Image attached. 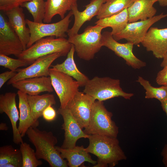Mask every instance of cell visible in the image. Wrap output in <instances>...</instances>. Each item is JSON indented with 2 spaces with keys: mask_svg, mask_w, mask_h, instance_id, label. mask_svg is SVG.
Masks as SVG:
<instances>
[{
  "mask_svg": "<svg viewBox=\"0 0 167 167\" xmlns=\"http://www.w3.org/2000/svg\"><path fill=\"white\" fill-rule=\"evenodd\" d=\"M57 113L52 106L49 105L43 111L42 116L46 121L50 122L54 120L56 117Z\"/></svg>",
  "mask_w": 167,
  "mask_h": 167,
  "instance_id": "34",
  "label": "cell"
},
{
  "mask_svg": "<svg viewBox=\"0 0 167 167\" xmlns=\"http://www.w3.org/2000/svg\"><path fill=\"white\" fill-rule=\"evenodd\" d=\"M16 96L15 93L12 92L0 95V113H5L9 118L13 131V141L15 143L18 144L23 141L17 126L19 116L16 106Z\"/></svg>",
  "mask_w": 167,
  "mask_h": 167,
  "instance_id": "16",
  "label": "cell"
},
{
  "mask_svg": "<svg viewBox=\"0 0 167 167\" xmlns=\"http://www.w3.org/2000/svg\"><path fill=\"white\" fill-rule=\"evenodd\" d=\"M167 17V13L159 15L145 20L128 23L125 28L119 34L113 36L114 39L118 41L125 39L138 45L142 42L151 26L156 22Z\"/></svg>",
  "mask_w": 167,
  "mask_h": 167,
  "instance_id": "11",
  "label": "cell"
},
{
  "mask_svg": "<svg viewBox=\"0 0 167 167\" xmlns=\"http://www.w3.org/2000/svg\"><path fill=\"white\" fill-rule=\"evenodd\" d=\"M141 43L155 57L163 58L167 52V28L151 27Z\"/></svg>",
  "mask_w": 167,
  "mask_h": 167,
  "instance_id": "15",
  "label": "cell"
},
{
  "mask_svg": "<svg viewBox=\"0 0 167 167\" xmlns=\"http://www.w3.org/2000/svg\"><path fill=\"white\" fill-rule=\"evenodd\" d=\"M27 99L33 118L36 122H39L38 119L42 116L43 112L47 107L56 103L54 96L49 93L40 95H27Z\"/></svg>",
  "mask_w": 167,
  "mask_h": 167,
  "instance_id": "25",
  "label": "cell"
},
{
  "mask_svg": "<svg viewBox=\"0 0 167 167\" xmlns=\"http://www.w3.org/2000/svg\"><path fill=\"white\" fill-rule=\"evenodd\" d=\"M161 155L162 157V161L165 167H167V143L165 144L163 148Z\"/></svg>",
  "mask_w": 167,
  "mask_h": 167,
  "instance_id": "37",
  "label": "cell"
},
{
  "mask_svg": "<svg viewBox=\"0 0 167 167\" xmlns=\"http://www.w3.org/2000/svg\"><path fill=\"white\" fill-rule=\"evenodd\" d=\"M102 46L114 52L119 57L123 58L126 63L133 68L140 69L146 65V63L136 57L133 53L134 44L131 42L119 43L113 38L111 32L105 31L102 34Z\"/></svg>",
  "mask_w": 167,
  "mask_h": 167,
  "instance_id": "9",
  "label": "cell"
},
{
  "mask_svg": "<svg viewBox=\"0 0 167 167\" xmlns=\"http://www.w3.org/2000/svg\"><path fill=\"white\" fill-rule=\"evenodd\" d=\"M11 85L18 90L30 95H37L45 92H51L54 90L49 76L25 79Z\"/></svg>",
  "mask_w": 167,
  "mask_h": 167,
  "instance_id": "18",
  "label": "cell"
},
{
  "mask_svg": "<svg viewBox=\"0 0 167 167\" xmlns=\"http://www.w3.org/2000/svg\"><path fill=\"white\" fill-rule=\"evenodd\" d=\"M72 45L65 37L55 38L54 36L44 37L23 51L17 58L29 64H32L40 57L55 53H60L63 56H65L71 50Z\"/></svg>",
  "mask_w": 167,
  "mask_h": 167,
  "instance_id": "4",
  "label": "cell"
},
{
  "mask_svg": "<svg viewBox=\"0 0 167 167\" xmlns=\"http://www.w3.org/2000/svg\"><path fill=\"white\" fill-rule=\"evenodd\" d=\"M8 127L6 123L2 122L0 124V130L1 131H7Z\"/></svg>",
  "mask_w": 167,
  "mask_h": 167,
  "instance_id": "40",
  "label": "cell"
},
{
  "mask_svg": "<svg viewBox=\"0 0 167 167\" xmlns=\"http://www.w3.org/2000/svg\"><path fill=\"white\" fill-rule=\"evenodd\" d=\"M16 71H7L0 74V88L2 87L6 82L10 80L16 75L17 73Z\"/></svg>",
  "mask_w": 167,
  "mask_h": 167,
  "instance_id": "36",
  "label": "cell"
},
{
  "mask_svg": "<svg viewBox=\"0 0 167 167\" xmlns=\"http://www.w3.org/2000/svg\"><path fill=\"white\" fill-rule=\"evenodd\" d=\"M24 50L23 44L8 19L0 13V54L18 57Z\"/></svg>",
  "mask_w": 167,
  "mask_h": 167,
  "instance_id": "12",
  "label": "cell"
},
{
  "mask_svg": "<svg viewBox=\"0 0 167 167\" xmlns=\"http://www.w3.org/2000/svg\"><path fill=\"white\" fill-rule=\"evenodd\" d=\"M156 81L158 85L167 86V66L158 72Z\"/></svg>",
  "mask_w": 167,
  "mask_h": 167,
  "instance_id": "35",
  "label": "cell"
},
{
  "mask_svg": "<svg viewBox=\"0 0 167 167\" xmlns=\"http://www.w3.org/2000/svg\"><path fill=\"white\" fill-rule=\"evenodd\" d=\"M75 51V46L72 44L65 60L61 63L52 66V68L71 76L77 81L80 87H84L89 79L77 68L74 58Z\"/></svg>",
  "mask_w": 167,
  "mask_h": 167,
  "instance_id": "22",
  "label": "cell"
},
{
  "mask_svg": "<svg viewBox=\"0 0 167 167\" xmlns=\"http://www.w3.org/2000/svg\"><path fill=\"white\" fill-rule=\"evenodd\" d=\"M113 113L105 107L103 101H95L90 121L84 132L88 135H99L117 137L118 128L112 120Z\"/></svg>",
  "mask_w": 167,
  "mask_h": 167,
  "instance_id": "6",
  "label": "cell"
},
{
  "mask_svg": "<svg viewBox=\"0 0 167 167\" xmlns=\"http://www.w3.org/2000/svg\"><path fill=\"white\" fill-rule=\"evenodd\" d=\"M128 21L127 8H126L118 14L99 19L95 23L105 28L111 27L112 29L111 33L114 36L120 33L125 28Z\"/></svg>",
  "mask_w": 167,
  "mask_h": 167,
  "instance_id": "26",
  "label": "cell"
},
{
  "mask_svg": "<svg viewBox=\"0 0 167 167\" xmlns=\"http://www.w3.org/2000/svg\"><path fill=\"white\" fill-rule=\"evenodd\" d=\"M26 134L34 145L38 159L46 161L51 167H67V162L61 156L56 148L57 138L51 131L40 130L30 127Z\"/></svg>",
  "mask_w": 167,
  "mask_h": 167,
  "instance_id": "2",
  "label": "cell"
},
{
  "mask_svg": "<svg viewBox=\"0 0 167 167\" xmlns=\"http://www.w3.org/2000/svg\"><path fill=\"white\" fill-rule=\"evenodd\" d=\"M31 0H0V10L5 12L20 6Z\"/></svg>",
  "mask_w": 167,
  "mask_h": 167,
  "instance_id": "33",
  "label": "cell"
},
{
  "mask_svg": "<svg viewBox=\"0 0 167 167\" xmlns=\"http://www.w3.org/2000/svg\"><path fill=\"white\" fill-rule=\"evenodd\" d=\"M57 112L62 116L63 120L62 126L65 132L64 139L61 148H72L76 146V143L79 139L88 138L89 135L84 132L67 107L64 108H59Z\"/></svg>",
  "mask_w": 167,
  "mask_h": 167,
  "instance_id": "14",
  "label": "cell"
},
{
  "mask_svg": "<svg viewBox=\"0 0 167 167\" xmlns=\"http://www.w3.org/2000/svg\"><path fill=\"white\" fill-rule=\"evenodd\" d=\"M158 0H134L127 8L128 23L145 20L155 16L156 9L153 5Z\"/></svg>",
  "mask_w": 167,
  "mask_h": 167,
  "instance_id": "20",
  "label": "cell"
},
{
  "mask_svg": "<svg viewBox=\"0 0 167 167\" xmlns=\"http://www.w3.org/2000/svg\"><path fill=\"white\" fill-rule=\"evenodd\" d=\"M17 94L19 100L20 112L18 129L19 133L23 137L30 127H36L39 126V122L35 121L33 118L28 101L27 94L19 90L18 91Z\"/></svg>",
  "mask_w": 167,
  "mask_h": 167,
  "instance_id": "23",
  "label": "cell"
},
{
  "mask_svg": "<svg viewBox=\"0 0 167 167\" xmlns=\"http://www.w3.org/2000/svg\"><path fill=\"white\" fill-rule=\"evenodd\" d=\"M22 157V167H37L42 164L37 158L35 152L29 144L25 142L20 144V149Z\"/></svg>",
  "mask_w": 167,
  "mask_h": 167,
  "instance_id": "31",
  "label": "cell"
},
{
  "mask_svg": "<svg viewBox=\"0 0 167 167\" xmlns=\"http://www.w3.org/2000/svg\"><path fill=\"white\" fill-rule=\"evenodd\" d=\"M106 0H91L89 4L85 6V8L82 11L78 9L77 4L73 5L71 11L75 18L72 27L67 32L68 36L78 33L82 25L86 21H90L94 16H96L100 8Z\"/></svg>",
  "mask_w": 167,
  "mask_h": 167,
  "instance_id": "17",
  "label": "cell"
},
{
  "mask_svg": "<svg viewBox=\"0 0 167 167\" xmlns=\"http://www.w3.org/2000/svg\"><path fill=\"white\" fill-rule=\"evenodd\" d=\"M61 157L66 159L68 166L70 167H78L81 165L84 162H87L95 165L97 161L93 160L89 153L84 146H75L69 149L63 148L56 146Z\"/></svg>",
  "mask_w": 167,
  "mask_h": 167,
  "instance_id": "21",
  "label": "cell"
},
{
  "mask_svg": "<svg viewBox=\"0 0 167 167\" xmlns=\"http://www.w3.org/2000/svg\"><path fill=\"white\" fill-rule=\"evenodd\" d=\"M5 12L10 25L19 37L25 50L30 40V33L29 28L26 26L22 7H17Z\"/></svg>",
  "mask_w": 167,
  "mask_h": 167,
  "instance_id": "19",
  "label": "cell"
},
{
  "mask_svg": "<svg viewBox=\"0 0 167 167\" xmlns=\"http://www.w3.org/2000/svg\"><path fill=\"white\" fill-rule=\"evenodd\" d=\"M162 59L163 60L161 64V66L163 67L167 66V52Z\"/></svg>",
  "mask_w": 167,
  "mask_h": 167,
  "instance_id": "39",
  "label": "cell"
},
{
  "mask_svg": "<svg viewBox=\"0 0 167 167\" xmlns=\"http://www.w3.org/2000/svg\"><path fill=\"white\" fill-rule=\"evenodd\" d=\"M160 102L161 106L167 116V99Z\"/></svg>",
  "mask_w": 167,
  "mask_h": 167,
  "instance_id": "38",
  "label": "cell"
},
{
  "mask_svg": "<svg viewBox=\"0 0 167 167\" xmlns=\"http://www.w3.org/2000/svg\"><path fill=\"white\" fill-rule=\"evenodd\" d=\"M73 15L71 11L63 19L55 23L49 24L36 23L26 19L27 25L29 28L30 37L27 48H28L38 40L45 37L54 36L56 38L66 37V33L68 29Z\"/></svg>",
  "mask_w": 167,
  "mask_h": 167,
  "instance_id": "7",
  "label": "cell"
},
{
  "mask_svg": "<svg viewBox=\"0 0 167 167\" xmlns=\"http://www.w3.org/2000/svg\"><path fill=\"white\" fill-rule=\"evenodd\" d=\"M89 144L85 148L89 153L97 158L94 167H113L126 156L119 144L117 137L99 135H89Z\"/></svg>",
  "mask_w": 167,
  "mask_h": 167,
  "instance_id": "1",
  "label": "cell"
},
{
  "mask_svg": "<svg viewBox=\"0 0 167 167\" xmlns=\"http://www.w3.org/2000/svg\"><path fill=\"white\" fill-rule=\"evenodd\" d=\"M77 0H46L45 13L43 22L49 23L56 15H59L62 19L65 17L68 11H71L72 6L77 4Z\"/></svg>",
  "mask_w": 167,
  "mask_h": 167,
  "instance_id": "24",
  "label": "cell"
},
{
  "mask_svg": "<svg viewBox=\"0 0 167 167\" xmlns=\"http://www.w3.org/2000/svg\"><path fill=\"white\" fill-rule=\"evenodd\" d=\"M52 86L60 101V108H64L69 102L79 91L78 83L73 78L62 72L49 68Z\"/></svg>",
  "mask_w": 167,
  "mask_h": 167,
  "instance_id": "8",
  "label": "cell"
},
{
  "mask_svg": "<svg viewBox=\"0 0 167 167\" xmlns=\"http://www.w3.org/2000/svg\"><path fill=\"white\" fill-rule=\"evenodd\" d=\"M22 157L20 149L11 145L0 147V167H22Z\"/></svg>",
  "mask_w": 167,
  "mask_h": 167,
  "instance_id": "27",
  "label": "cell"
},
{
  "mask_svg": "<svg viewBox=\"0 0 167 167\" xmlns=\"http://www.w3.org/2000/svg\"><path fill=\"white\" fill-rule=\"evenodd\" d=\"M136 81L139 82L145 90V98H155L160 102L167 99V86L162 85L159 87H153L148 80L140 76H138Z\"/></svg>",
  "mask_w": 167,
  "mask_h": 167,
  "instance_id": "29",
  "label": "cell"
},
{
  "mask_svg": "<svg viewBox=\"0 0 167 167\" xmlns=\"http://www.w3.org/2000/svg\"><path fill=\"white\" fill-rule=\"evenodd\" d=\"M20 6L26 8L32 15L33 21L42 23L45 13V1L31 0L23 3Z\"/></svg>",
  "mask_w": 167,
  "mask_h": 167,
  "instance_id": "30",
  "label": "cell"
},
{
  "mask_svg": "<svg viewBox=\"0 0 167 167\" xmlns=\"http://www.w3.org/2000/svg\"><path fill=\"white\" fill-rule=\"evenodd\" d=\"M96 100L83 92L78 91L66 107L83 129L89 123Z\"/></svg>",
  "mask_w": 167,
  "mask_h": 167,
  "instance_id": "10",
  "label": "cell"
},
{
  "mask_svg": "<svg viewBox=\"0 0 167 167\" xmlns=\"http://www.w3.org/2000/svg\"><path fill=\"white\" fill-rule=\"evenodd\" d=\"M159 5L162 7L167 6V0H158Z\"/></svg>",
  "mask_w": 167,
  "mask_h": 167,
  "instance_id": "41",
  "label": "cell"
},
{
  "mask_svg": "<svg viewBox=\"0 0 167 167\" xmlns=\"http://www.w3.org/2000/svg\"><path fill=\"white\" fill-rule=\"evenodd\" d=\"M61 56H63L61 54L57 53L38 58L30 66L16 70V74L8 81L7 84H11L16 82L27 78L49 76V67L51 64Z\"/></svg>",
  "mask_w": 167,
  "mask_h": 167,
  "instance_id": "13",
  "label": "cell"
},
{
  "mask_svg": "<svg viewBox=\"0 0 167 167\" xmlns=\"http://www.w3.org/2000/svg\"><path fill=\"white\" fill-rule=\"evenodd\" d=\"M134 0H106L101 5L96 18L98 19L118 14L132 3Z\"/></svg>",
  "mask_w": 167,
  "mask_h": 167,
  "instance_id": "28",
  "label": "cell"
},
{
  "mask_svg": "<svg viewBox=\"0 0 167 167\" xmlns=\"http://www.w3.org/2000/svg\"><path fill=\"white\" fill-rule=\"evenodd\" d=\"M104 27L96 25L88 26L82 33L69 36L68 41L73 45L78 56L86 61L93 59L103 46L102 30Z\"/></svg>",
  "mask_w": 167,
  "mask_h": 167,
  "instance_id": "3",
  "label": "cell"
},
{
  "mask_svg": "<svg viewBox=\"0 0 167 167\" xmlns=\"http://www.w3.org/2000/svg\"><path fill=\"white\" fill-rule=\"evenodd\" d=\"M29 64L26 61L20 59H14L8 56L0 54V66L10 69L16 71L19 67Z\"/></svg>",
  "mask_w": 167,
  "mask_h": 167,
  "instance_id": "32",
  "label": "cell"
},
{
  "mask_svg": "<svg viewBox=\"0 0 167 167\" xmlns=\"http://www.w3.org/2000/svg\"><path fill=\"white\" fill-rule=\"evenodd\" d=\"M84 87V92L100 101L119 97L129 100L134 96L123 90L119 79L109 77L95 76L89 79Z\"/></svg>",
  "mask_w": 167,
  "mask_h": 167,
  "instance_id": "5",
  "label": "cell"
}]
</instances>
